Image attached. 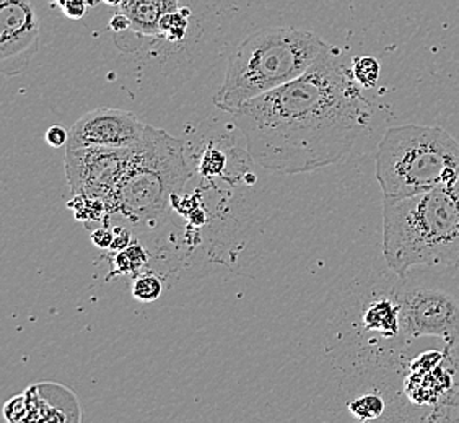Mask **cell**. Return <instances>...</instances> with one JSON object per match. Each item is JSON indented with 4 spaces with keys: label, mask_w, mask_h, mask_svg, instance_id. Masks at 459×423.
<instances>
[{
    "label": "cell",
    "mask_w": 459,
    "mask_h": 423,
    "mask_svg": "<svg viewBox=\"0 0 459 423\" xmlns=\"http://www.w3.org/2000/svg\"><path fill=\"white\" fill-rule=\"evenodd\" d=\"M221 169H223V159L217 151H207L201 163V173L204 177H209L219 175Z\"/></svg>",
    "instance_id": "cell-19"
},
{
    "label": "cell",
    "mask_w": 459,
    "mask_h": 423,
    "mask_svg": "<svg viewBox=\"0 0 459 423\" xmlns=\"http://www.w3.org/2000/svg\"><path fill=\"white\" fill-rule=\"evenodd\" d=\"M39 49V20L31 0H0V71L13 77Z\"/></svg>",
    "instance_id": "cell-8"
},
{
    "label": "cell",
    "mask_w": 459,
    "mask_h": 423,
    "mask_svg": "<svg viewBox=\"0 0 459 423\" xmlns=\"http://www.w3.org/2000/svg\"><path fill=\"white\" fill-rule=\"evenodd\" d=\"M46 142H48V145H51L53 149L67 147L69 131H65L62 125H51V127L46 131Z\"/></svg>",
    "instance_id": "cell-20"
},
{
    "label": "cell",
    "mask_w": 459,
    "mask_h": 423,
    "mask_svg": "<svg viewBox=\"0 0 459 423\" xmlns=\"http://www.w3.org/2000/svg\"><path fill=\"white\" fill-rule=\"evenodd\" d=\"M113 229H98L91 233V243L101 249H109L113 245Z\"/></svg>",
    "instance_id": "cell-23"
},
{
    "label": "cell",
    "mask_w": 459,
    "mask_h": 423,
    "mask_svg": "<svg viewBox=\"0 0 459 423\" xmlns=\"http://www.w3.org/2000/svg\"><path fill=\"white\" fill-rule=\"evenodd\" d=\"M189 10L178 9L169 15L161 18L160 22V36L167 38L169 41L179 43L186 36V30L189 25Z\"/></svg>",
    "instance_id": "cell-15"
},
{
    "label": "cell",
    "mask_w": 459,
    "mask_h": 423,
    "mask_svg": "<svg viewBox=\"0 0 459 423\" xmlns=\"http://www.w3.org/2000/svg\"><path fill=\"white\" fill-rule=\"evenodd\" d=\"M403 335L409 344L435 337L459 345V265H417L396 275Z\"/></svg>",
    "instance_id": "cell-6"
},
{
    "label": "cell",
    "mask_w": 459,
    "mask_h": 423,
    "mask_svg": "<svg viewBox=\"0 0 459 423\" xmlns=\"http://www.w3.org/2000/svg\"><path fill=\"white\" fill-rule=\"evenodd\" d=\"M383 256L396 275L417 265H459V179L383 203Z\"/></svg>",
    "instance_id": "cell-2"
},
{
    "label": "cell",
    "mask_w": 459,
    "mask_h": 423,
    "mask_svg": "<svg viewBox=\"0 0 459 423\" xmlns=\"http://www.w3.org/2000/svg\"><path fill=\"white\" fill-rule=\"evenodd\" d=\"M113 235H115V238H113V245H111V251H123L127 246H131V231L127 229H124V227H116L113 229Z\"/></svg>",
    "instance_id": "cell-22"
},
{
    "label": "cell",
    "mask_w": 459,
    "mask_h": 423,
    "mask_svg": "<svg viewBox=\"0 0 459 423\" xmlns=\"http://www.w3.org/2000/svg\"><path fill=\"white\" fill-rule=\"evenodd\" d=\"M193 177L185 160L183 142L147 125L116 194L113 215L134 225H153L163 217L173 195Z\"/></svg>",
    "instance_id": "cell-5"
},
{
    "label": "cell",
    "mask_w": 459,
    "mask_h": 423,
    "mask_svg": "<svg viewBox=\"0 0 459 423\" xmlns=\"http://www.w3.org/2000/svg\"><path fill=\"white\" fill-rule=\"evenodd\" d=\"M111 28L115 30V31H117V33H121V31H126V30H129L131 28V23H129V20H127V17L124 15V13H117V15H115L113 17V20H111Z\"/></svg>",
    "instance_id": "cell-24"
},
{
    "label": "cell",
    "mask_w": 459,
    "mask_h": 423,
    "mask_svg": "<svg viewBox=\"0 0 459 423\" xmlns=\"http://www.w3.org/2000/svg\"><path fill=\"white\" fill-rule=\"evenodd\" d=\"M4 417L9 422H27L28 404L25 393L10 399L9 402L4 406Z\"/></svg>",
    "instance_id": "cell-18"
},
{
    "label": "cell",
    "mask_w": 459,
    "mask_h": 423,
    "mask_svg": "<svg viewBox=\"0 0 459 423\" xmlns=\"http://www.w3.org/2000/svg\"><path fill=\"white\" fill-rule=\"evenodd\" d=\"M179 9V0H126L121 5L131 30L143 36H160V22Z\"/></svg>",
    "instance_id": "cell-11"
},
{
    "label": "cell",
    "mask_w": 459,
    "mask_h": 423,
    "mask_svg": "<svg viewBox=\"0 0 459 423\" xmlns=\"http://www.w3.org/2000/svg\"><path fill=\"white\" fill-rule=\"evenodd\" d=\"M147 253L145 249L134 243L116 255L115 267L117 273H135L147 264Z\"/></svg>",
    "instance_id": "cell-16"
},
{
    "label": "cell",
    "mask_w": 459,
    "mask_h": 423,
    "mask_svg": "<svg viewBox=\"0 0 459 423\" xmlns=\"http://www.w3.org/2000/svg\"><path fill=\"white\" fill-rule=\"evenodd\" d=\"M326 46L321 36L308 30H259L247 36L230 56L227 75L213 97V105L233 115L251 99L299 79Z\"/></svg>",
    "instance_id": "cell-3"
},
{
    "label": "cell",
    "mask_w": 459,
    "mask_h": 423,
    "mask_svg": "<svg viewBox=\"0 0 459 423\" xmlns=\"http://www.w3.org/2000/svg\"><path fill=\"white\" fill-rule=\"evenodd\" d=\"M352 73L353 79L362 89H373L380 80V62L371 56L353 57Z\"/></svg>",
    "instance_id": "cell-14"
},
{
    "label": "cell",
    "mask_w": 459,
    "mask_h": 423,
    "mask_svg": "<svg viewBox=\"0 0 459 423\" xmlns=\"http://www.w3.org/2000/svg\"><path fill=\"white\" fill-rule=\"evenodd\" d=\"M161 281L155 275H141L137 277L133 283V297L139 301H151L159 300L161 295Z\"/></svg>",
    "instance_id": "cell-17"
},
{
    "label": "cell",
    "mask_w": 459,
    "mask_h": 423,
    "mask_svg": "<svg viewBox=\"0 0 459 423\" xmlns=\"http://www.w3.org/2000/svg\"><path fill=\"white\" fill-rule=\"evenodd\" d=\"M145 129L147 124L141 123L129 111L115 108H97L82 116L72 125L65 149H131L143 139Z\"/></svg>",
    "instance_id": "cell-9"
},
{
    "label": "cell",
    "mask_w": 459,
    "mask_h": 423,
    "mask_svg": "<svg viewBox=\"0 0 459 423\" xmlns=\"http://www.w3.org/2000/svg\"><path fill=\"white\" fill-rule=\"evenodd\" d=\"M133 157L131 149H65L64 168L74 194L91 195L107 203L113 215L116 194Z\"/></svg>",
    "instance_id": "cell-7"
},
{
    "label": "cell",
    "mask_w": 459,
    "mask_h": 423,
    "mask_svg": "<svg viewBox=\"0 0 459 423\" xmlns=\"http://www.w3.org/2000/svg\"><path fill=\"white\" fill-rule=\"evenodd\" d=\"M27 422H77L80 404L71 391L57 383H41L25 391Z\"/></svg>",
    "instance_id": "cell-10"
},
{
    "label": "cell",
    "mask_w": 459,
    "mask_h": 423,
    "mask_svg": "<svg viewBox=\"0 0 459 423\" xmlns=\"http://www.w3.org/2000/svg\"><path fill=\"white\" fill-rule=\"evenodd\" d=\"M371 117L352 62L327 43L308 71L241 106L233 123L259 167L300 175L342 161L370 131Z\"/></svg>",
    "instance_id": "cell-1"
},
{
    "label": "cell",
    "mask_w": 459,
    "mask_h": 423,
    "mask_svg": "<svg viewBox=\"0 0 459 423\" xmlns=\"http://www.w3.org/2000/svg\"><path fill=\"white\" fill-rule=\"evenodd\" d=\"M64 13L69 18H82L87 12V0H59Z\"/></svg>",
    "instance_id": "cell-21"
},
{
    "label": "cell",
    "mask_w": 459,
    "mask_h": 423,
    "mask_svg": "<svg viewBox=\"0 0 459 423\" xmlns=\"http://www.w3.org/2000/svg\"><path fill=\"white\" fill-rule=\"evenodd\" d=\"M108 5H113V7H121L126 0H103Z\"/></svg>",
    "instance_id": "cell-25"
},
{
    "label": "cell",
    "mask_w": 459,
    "mask_h": 423,
    "mask_svg": "<svg viewBox=\"0 0 459 423\" xmlns=\"http://www.w3.org/2000/svg\"><path fill=\"white\" fill-rule=\"evenodd\" d=\"M385 201H401L459 179V142L440 127H389L377 151Z\"/></svg>",
    "instance_id": "cell-4"
},
{
    "label": "cell",
    "mask_w": 459,
    "mask_h": 423,
    "mask_svg": "<svg viewBox=\"0 0 459 423\" xmlns=\"http://www.w3.org/2000/svg\"><path fill=\"white\" fill-rule=\"evenodd\" d=\"M349 410L357 420H362V422L378 420L386 417L385 415L386 402H385V397L378 393H365L349 402Z\"/></svg>",
    "instance_id": "cell-12"
},
{
    "label": "cell",
    "mask_w": 459,
    "mask_h": 423,
    "mask_svg": "<svg viewBox=\"0 0 459 423\" xmlns=\"http://www.w3.org/2000/svg\"><path fill=\"white\" fill-rule=\"evenodd\" d=\"M75 219L80 221H103L107 217H109L107 203H103L98 197H91V195L77 194L72 199L69 203Z\"/></svg>",
    "instance_id": "cell-13"
}]
</instances>
